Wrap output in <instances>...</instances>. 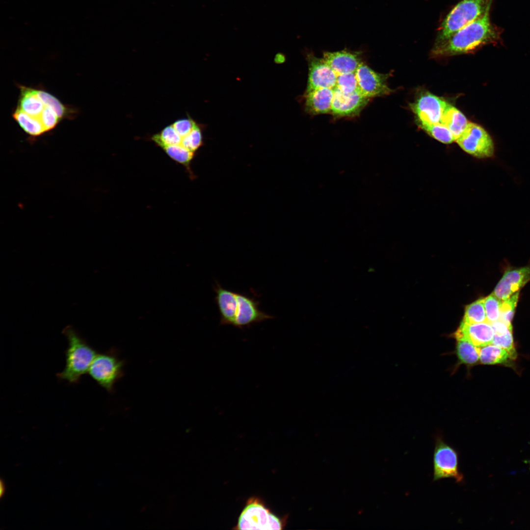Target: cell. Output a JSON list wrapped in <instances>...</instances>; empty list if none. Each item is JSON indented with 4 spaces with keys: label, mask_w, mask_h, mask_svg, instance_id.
<instances>
[{
    "label": "cell",
    "mask_w": 530,
    "mask_h": 530,
    "mask_svg": "<svg viewBox=\"0 0 530 530\" xmlns=\"http://www.w3.org/2000/svg\"><path fill=\"white\" fill-rule=\"evenodd\" d=\"M519 294V292H517L507 299L502 300V302L499 320L509 327H512L511 321L518 302Z\"/></svg>",
    "instance_id": "cell-29"
},
{
    "label": "cell",
    "mask_w": 530,
    "mask_h": 530,
    "mask_svg": "<svg viewBox=\"0 0 530 530\" xmlns=\"http://www.w3.org/2000/svg\"><path fill=\"white\" fill-rule=\"evenodd\" d=\"M122 363L109 353L97 354L88 371L90 376L99 385L110 391L122 374Z\"/></svg>",
    "instance_id": "cell-7"
},
{
    "label": "cell",
    "mask_w": 530,
    "mask_h": 530,
    "mask_svg": "<svg viewBox=\"0 0 530 530\" xmlns=\"http://www.w3.org/2000/svg\"><path fill=\"white\" fill-rule=\"evenodd\" d=\"M336 87L346 94L360 91L355 72L338 75Z\"/></svg>",
    "instance_id": "cell-32"
},
{
    "label": "cell",
    "mask_w": 530,
    "mask_h": 530,
    "mask_svg": "<svg viewBox=\"0 0 530 530\" xmlns=\"http://www.w3.org/2000/svg\"><path fill=\"white\" fill-rule=\"evenodd\" d=\"M38 95L45 106L52 108L60 119L70 118L75 113L73 109L63 105L57 98L44 90H37Z\"/></svg>",
    "instance_id": "cell-25"
},
{
    "label": "cell",
    "mask_w": 530,
    "mask_h": 530,
    "mask_svg": "<svg viewBox=\"0 0 530 530\" xmlns=\"http://www.w3.org/2000/svg\"><path fill=\"white\" fill-rule=\"evenodd\" d=\"M419 125L428 134L441 142L450 144L455 141L450 130L441 123L429 124L419 123Z\"/></svg>",
    "instance_id": "cell-28"
},
{
    "label": "cell",
    "mask_w": 530,
    "mask_h": 530,
    "mask_svg": "<svg viewBox=\"0 0 530 530\" xmlns=\"http://www.w3.org/2000/svg\"><path fill=\"white\" fill-rule=\"evenodd\" d=\"M322 58L337 75L355 73L362 62L360 52L346 49L334 52H324Z\"/></svg>",
    "instance_id": "cell-14"
},
{
    "label": "cell",
    "mask_w": 530,
    "mask_h": 530,
    "mask_svg": "<svg viewBox=\"0 0 530 530\" xmlns=\"http://www.w3.org/2000/svg\"><path fill=\"white\" fill-rule=\"evenodd\" d=\"M172 125L178 133L183 137L192 130L196 123L191 118L187 117L179 119Z\"/></svg>",
    "instance_id": "cell-34"
},
{
    "label": "cell",
    "mask_w": 530,
    "mask_h": 530,
    "mask_svg": "<svg viewBox=\"0 0 530 530\" xmlns=\"http://www.w3.org/2000/svg\"><path fill=\"white\" fill-rule=\"evenodd\" d=\"M441 123L450 130L455 141L466 129L468 122L461 111L448 103L443 113Z\"/></svg>",
    "instance_id": "cell-19"
},
{
    "label": "cell",
    "mask_w": 530,
    "mask_h": 530,
    "mask_svg": "<svg viewBox=\"0 0 530 530\" xmlns=\"http://www.w3.org/2000/svg\"><path fill=\"white\" fill-rule=\"evenodd\" d=\"M456 339V353L460 361L469 365L476 363L479 359L480 347L474 345L465 338Z\"/></svg>",
    "instance_id": "cell-23"
},
{
    "label": "cell",
    "mask_w": 530,
    "mask_h": 530,
    "mask_svg": "<svg viewBox=\"0 0 530 530\" xmlns=\"http://www.w3.org/2000/svg\"><path fill=\"white\" fill-rule=\"evenodd\" d=\"M448 104L443 99L425 92L421 94L410 106L418 123L430 124L441 123Z\"/></svg>",
    "instance_id": "cell-9"
},
{
    "label": "cell",
    "mask_w": 530,
    "mask_h": 530,
    "mask_svg": "<svg viewBox=\"0 0 530 530\" xmlns=\"http://www.w3.org/2000/svg\"><path fill=\"white\" fill-rule=\"evenodd\" d=\"M181 145L187 149L196 153L203 145V135L200 126L196 124L188 134L182 137Z\"/></svg>",
    "instance_id": "cell-31"
},
{
    "label": "cell",
    "mask_w": 530,
    "mask_h": 530,
    "mask_svg": "<svg viewBox=\"0 0 530 530\" xmlns=\"http://www.w3.org/2000/svg\"><path fill=\"white\" fill-rule=\"evenodd\" d=\"M529 281L530 266L507 270L492 293L501 300H505L518 292Z\"/></svg>",
    "instance_id": "cell-13"
},
{
    "label": "cell",
    "mask_w": 530,
    "mask_h": 530,
    "mask_svg": "<svg viewBox=\"0 0 530 530\" xmlns=\"http://www.w3.org/2000/svg\"><path fill=\"white\" fill-rule=\"evenodd\" d=\"M5 492V484H4V482L3 481V480L2 479H1L0 481V498H2V496L4 495Z\"/></svg>",
    "instance_id": "cell-35"
},
{
    "label": "cell",
    "mask_w": 530,
    "mask_h": 530,
    "mask_svg": "<svg viewBox=\"0 0 530 530\" xmlns=\"http://www.w3.org/2000/svg\"><path fill=\"white\" fill-rule=\"evenodd\" d=\"M492 0H462L447 15L438 30L436 43L442 42L481 17Z\"/></svg>",
    "instance_id": "cell-3"
},
{
    "label": "cell",
    "mask_w": 530,
    "mask_h": 530,
    "mask_svg": "<svg viewBox=\"0 0 530 530\" xmlns=\"http://www.w3.org/2000/svg\"><path fill=\"white\" fill-rule=\"evenodd\" d=\"M68 345L66 355V364L63 370L58 373L60 379L70 383L78 382L81 377L88 372L97 354L95 350L72 327L63 331Z\"/></svg>",
    "instance_id": "cell-2"
},
{
    "label": "cell",
    "mask_w": 530,
    "mask_h": 530,
    "mask_svg": "<svg viewBox=\"0 0 530 530\" xmlns=\"http://www.w3.org/2000/svg\"><path fill=\"white\" fill-rule=\"evenodd\" d=\"M433 480L451 478L457 483L464 482V476L459 469L458 452L440 436L435 440L433 453Z\"/></svg>",
    "instance_id": "cell-4"
},
{
    "label": "cell",
    "mask_w": 530,
    "mask_h": 530,
    "mask_svg": "<svg viewBox=\"0 0 530 530\" xmlns=\"http://www.w3.org/2000/svg\"><path fill=\"white\" fill-rule=\"evenodd\" d=\"M462 322L467 324L488 322L484 308V298L479 299L466 307Z\"/></svg>",
    "instance_id": "cell-26"
},
{
    "label": "cell",
    "mask_w": 530,
    "mask_h": 530,
    "mask_svg": "<svg viewBox=\"0 0 530 530\" xmlns=\"http://www.w3.org/2000/svg\"><path fill=\"white\" fill-rule=\"evenodd\" d=\"M333 95V89L328 88L305 92L306 110L313 115L331 113Z\"/></svg>",
    "instance_id": "cell-17"
},
{
    "label": "cell",
    "mask_w": 530,
    "mask_h": 530,
    "mask_svg": "<svg viewBox=\"0 0 530 530\" xmlns=\"http://www.w3.org/2000/svg\"><path fill=\"white\" fill-rule=\"evenodd\" d=\"M215 300L220 315L221 325L234 326L236 319L237 292L221 287L218 283L213 288Z\"/></svg>",
    "instance_id": "cell-16"
},
{
    "label": "cell",
    "mask_w": 530,
    "mask_h": 530,
    "mask_svg": "<svg viewBox=\"0 0 530 530\" xmlns=\"http://www.w3.org/2000/svg\"><path fill=\"white\" fill-rule=\"evenodd\" d=\"M281 520L257 499H250L239 517V530H281Z\"/></svg>",
    "instance_id": "cell-5"
},
{
    "label": "cell",
    "mask_w": 530,
    "mask_h": 530,
    "mask_svg": "<svg viewBox=\"0 0 530 530\" xmlns=\"http://www.w3.org/2000/svg\"><path fill=\"white\" fill-rule=\"evenodd\" d=\"M151 139L160 148L169 145H181L182 137L172 125L165 127L159 132L153 135Z\"/></svg>",
    "instance_id": "cell-27"
},
{
    "label": "cell",
    "mask_w": 530,
    "mask_h": 530,
    "mask_svg": "<svg viewBox=\"0 0 530 530\" xmlns=\"http://www.w3.org/2000/svg\"><path fill=\"white\" fill-rule=\"evenodd\" d=\"M510 357L507 350L493 344L480 347L479 359L484 364L502 363Z\"/></svg>",
    "instance_id": "cell-24"
},
{
    "label": "cell",
    "mask_w": 530,
    "mask_h": 530,
    "mask_svg": "<svg viewBox=\"0 0 530 530\" xmlns=\"http://www.w3.org/2000/svg\"><path fill=\"white\" fill-rule=\"evenodd\" d=\"M331 112L336 117H353L360 114L370 101L359 91L344 93L337 87L334 89Z\"/></svg>",
    "instance_id": "cell-12"
},
{
    "label": "cell",
    "mask_w": 530,
    "mask_h": 530,
    "mask_svg": "<svg viewBox=\"0 0 530 530\" xmlns=\"http://www.w3.org/2000/svg\"><path fill=\"white\" fill-rule=\"evenodd\" d=\"M39 118L46 132L53 129L58 123L60 119L52 108L45 106L39 116Z\"/></svg>",
    "instance_id": "cell-33"
},
{
    "label": "cell",
    "mask_w": 530,
    "mask_h": 530,
    "mask_svg": "<svg viewBox=\"0 0 530 530\" xmlns=\"http://www.w3.org/2000/svg\"><path fill=\"white\" fill-rule=\"evenodd\" d=\"M355 76L360 92L370 99L392 92L387 85L388 75L376 72L363 62L356 70Z\"/></svg>",
    "instance_id": "cell-8"
},
{
    "label": "cell",
    "mask_w": 530,
    "mask_h": 530,
    "mask_svg": "<svg viewBox=\"0 0 530 530\" xmlns=\"http://www.w3.org/2000/svg\"><path fill=\"white\" fill-rule=\"evenodd\" d=\"M165 154L173 161L183 165L191 180L196 178L192 171L191 163L195 157L196 153L191 151L181 145H173L161 148Z\"/></svg>",
    "instance_id": "cell-20"
},
{
    "label": "cell",
    "mask_w": 530,
    "mask_h": 530,
    "mask_svg": "<svg viewBox=\"0 0 530 530\" xmlns=\"http://www.w3.org/2000/svg\"><path fill=\"white\" fill-rule=\"evenodd\" d=\"M236 319L234 326L240 329L260 323L274 317L259 309V302L243 293L237 292Z\"/></svg>",
    "instance_id": "cell-11"
},
{
    "label": "cell",
    "mask_w": 530,
    "mask_h": 530,
    "mask_svg": "<svg viewBox=\"0 0 530 530\" xmlns=\"http://www.w3.org/2000/svg\"><path fill=\"white\" fill-rule=\"evenodd\" d=\"M494 330L492 344L503 348L514 357L515 349L512 334V327L498 320L491 324Z\"/></svg>",
    "instance_id": "cell-21"
},
{
    "label": "cell",
    "mask_w": 530,
    "mask_h": 530,
    "mask_svg": "<svg viewBox=\"0 0 530 530\" xmlns=\"http://www.w3.org/2000/svg\"><path fill=\"white\" fill-rule=\"evenodd\" d=\"M20 88L18 108L32 116L39 117L45 105L39 98L37 90L24 86Z\"/></svg>",
    "instance_id": "cell-18"
},
{
    "label": "cell",
    "mask_w": 530,
    "mask_h": 530,
    "mask_svg": "<svg viewBox=\"0 0 530 530\" xmlns=\"http://www.w3.org/2000/svg\"><path fill=\"white\" fill-rule=\"evenodd\" d=\"M285 56L281 53H279L276 55L275 60L276 62H283L285 60Z\"/></svg>",
    "instance_id": "cell-36"
},
{
    "label": "cell",
    "mask_w": 530,
    "mask_h": 530,
    "mask_svg": "<svg viewBox=\"0 0 530 530\" xmlns=\"http://www.w3.org/2000/svg\"><path fill=\"white\" fill-rule=\"evenodd\" d=\"M502 300L493 293L484 298V304L488 322L491 324L500 318V310Z\"/></svg>",
    "instance_id": "cell-30"
},
{
    "label": "cell",
    "mask_w": 530,
    "mask_h": 530,
    "mask_svg": "<svg viewBox=\"0 0 530 530\" xmlns=\"http://www.w3.org/2000/svg\"><path fill=\"white\" fill-rule=\"evenodd\" d=\"M455 141L465 152L476 158H490L494 155V144L491 137L477 124L468 122Z\"/></svg>",
    "instance_id": "cell-6"
},
{
    "label": "cell",
    "mask_w": 530,
    "mask_h": 530,
    "mask_svg": "<svg viewBox=\"0 0 530 530\" xmlns=\"http://www.w3.org/2000/svg\"><path fill=\"white\" fill-rule=\"evenodd\" d=\"M307 59L309 73L305 92L323 88L334 89L336 86L337 75L324 59L309 53Z\"/></svg>",
    "instance_id": "cell-10"
},
{
    "label": "cell",
    "mask_w": 530,
    "mask_h": 530,
    "mask_svg": "<svg viewBox=\"0 0 530 530\" xmlns=\"http://www.w3.org/2000/svg\"><path fill=\"white\" fill-rule=\"evenodd\" d=\"M490 6L481 17L445 40L435 43L432 51V55L446 56L465 53L497 39L498 31L490 20Z\"/></svg>",
    "instance_id": "cell-1"
},
{
    "label": "cell",
    "mask_w": 530,
    "mask_h": 530,
    "mask_svg": "<svg viewBox=\"0 0 530 530\" xmlns=\"http://www.w3.org/2000/svg\"><path fill=\"white\" fill-rule=\"evenodd\" d=\"M454 335L456 339L465 338L480 347L492 344L494 330L488 322L467 324L462 321Z\"/></svg>",
    "instance_id": "cell-15"
},
{
    "label": "cell",
    "mask_w": 530,
    "mask_h": 530,
    "mask_svg": "<svg viewBox=\"0 0 530 530\" xmlns=\"http://www.w3.org/2000/svg\"><path fill=\"white\" fill-rule=\"evenodd\" d=\"M13 117L23 130L30 135L38 136L46 132L39 117L28 115L19 108L13 113Z\"/></svg>",
    "instance_id": "cell-22"
}]
</instances>
